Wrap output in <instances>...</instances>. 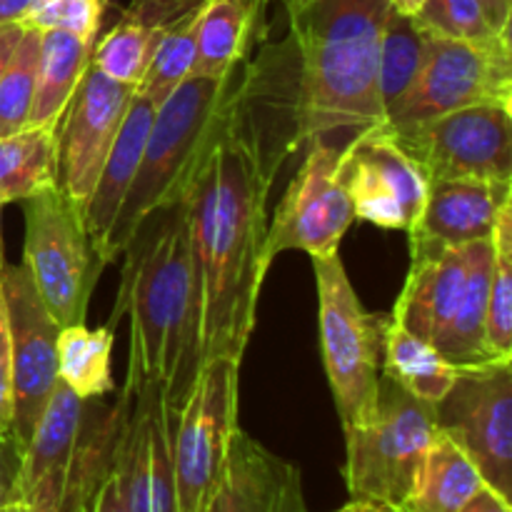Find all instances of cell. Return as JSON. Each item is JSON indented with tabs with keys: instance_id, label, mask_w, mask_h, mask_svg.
I'll return each mask as SVG.
<instances>
[{
	"instance_id": "8",
	"label": "cell",
	"mask_w": 512,
	"mask_h": 512,
	"mask_svg": "<svg viewBox=\"0 0 512 512\" xmlns=\"http://www.w3.org/2000/svg\"><path fill=\"white\" fill-rule=\"evenodd\" d=\"M25 245L23 268L28 270L40 300L60 328L83 325L100 270L83 208L58 185L23 200Z\"/></svg>"
},
{
	"instance_id": "4",
	"label": "cell",
	"mask_w": 512,
	"mask_h": 512,
	"mask_svg": "<svg viewBox=\"0 0 512 512\" xmlns=\"http://www.w3.org/2000/svg\"><path fill=\"white\" fill-rule=\"evenodd\" d=\"M235 90L238 73L228 78H188L155 110L138 173L100 250V263L118 260L158 210L183 198L228 120Z\"/></svg>"
},
{
	"instance_id": "42",
	"label": "cell",
	"mask_w": 512,
	"mask_h": 512,
	"mask_svg": "<svg viewBox=\"0 0 512 512\" xmlns=\"http://www.w3.org/2000/svg\"><path fill=\"white\" fill-rule=\"evenodd\" d=\"M8 512H53V510H8Z\"/></svg>"
},
{
	"instance_id": "28",
	"label": "cell",
	"mask_w": 512,
	"mask_h": 512,
	"mask_svg": "<svg viewBox=\"0 0 512 512\" xmlns=\"http://www.w3.org/2000/svg\"><path fill=\"white\" fill-rule=\"evenodd\" d=\"M423 40V30H418L413 18L395 13L390 8L383 28V40H380L378 63V88L385 115L413 83L420 58H423Z\"/></svg>"
},
{
	"instance_id": "10",
	"label": "cell",
	"mask_w": 512,
	"mask_h": 512,
	"mask_svg": "<svg viewBox=\"0 0 512 512\" xmlns=\"http://www.w3.org/2000/svg\"><path fill=\"white\" fill-rule=\"evenodd\" d=\"M238 373L230 358L205 360L175 415L173 458L178 512H205L238 433Z\"/></svg>"
},
{
	"instance_id": "13",
	"label": "cell",
	"mask_w": 512,
	"mask_h": 512,
	"mask_svg": "<svg viewBox=\"0 0 512 512\" xmlns=\"http://www.w3.org/2000/svg\"><path fill=\"white\" fill-rule=\"evenodd\" d=\"M340 150L320 138L308 143V155L268 223L270 263L285 250H303L310 258H328L340 250V240L355 223L353 203L338 175Z\"/></svg>"
},
{
	"instance_id": "25",
	"label": "cell",
	"mask_w": 512,
	"mask_h": 512,
	"mask_svg": "<svg viewBox=\"0 0 512 512\" xmlns=\"http://www.w3.org/2000/svg\"><path fill=\"white\" fill-rule=\"evenodd\" d=\"M55 185V128H23L0 138V205L23 203Z\"/></svg>"
},
{
	"instance_id": "20",
	"label": "cell",
	"mask_w": 512,
	"mask_h": 512,
	"mask_svg": "<svg viewBox=\"0 0 512 512\" xmlns=\"http://www.w3.org/2000/svg\"><path fill=\"white\" fill-rule=\"evenodd\" d=\"M155 110L158 108H153L148 100L135 95L128 108V115H125L123 125L118 130V138H115L113 148H110L108 158H105L103 168H100L93 193H90L88 203L83 208L85 228H88L90 243H93L95 253H98V260L100 250H103L105 240H108L110 228H113L115 218H118L120 208H123L125 195H128L130 185H133L135 173H138Z\"/></svg>"
},
{
	"instance_id": "27",
	"label": "cell",
	"mask_w": 512,
	"mask_h": 512,
	"mask_svg": "<svg viewBox=\"0 0 512 512\" xmlns=\"http://www.w3.org/2000/svg\"><path fill=\"white\" fill-rule=\"evenodd\" d=\"M493 273L485 313V343L493 358L512 360V203L493 230Z\"/></svg>"
},
{
	"instance_id": "22",
	"label": "cell",
	"mask_w": 512,
	"mask_h": 512,
	"mask_svg": "<svg viewBox=\"0 0 512 512\" xmlns=\"http://www.w3.org/2000/svg\"><path fill=\"white\" fill-rule=\"evenodd\" d=\"M483 485L485 480L473 460L438 430L418 480L398 512H458Z\"/></svg>"
},
{
	"instance_id": "18",
	"label": "cell",
	"mask_w": 512,
	"mask_h": 512,
	"mask_svg": "<svg viewBox=\"0 0 512 512\" xmlns=\"http://www.w3.org/2000/svg\"><path fill=\"white\" fill-rule=\"evenodd\" d=\"M510 203L512 183L478 178L430 180L423 215L413 230L448 245L490 240L500 213Z\"/></svg>"
},
{
	"instance_id": "12",
	"label": "cell",
	"mask_w": 512,
	"mask_h": 512,
	"mask_svg": "<svg viewBox=\"0 0 512 512\" xmlns=\"http://www.w3.org/2000/svg\"><path fill=\"white\" fill-rule=\"evenodd\" d=\"M435 425L463 448L485 485L512 495V360L460 368L435 405Z\"/></svg>"
},
{
	"instance_id": "21",
	"label": "cell",
	"mask_w": 512,
	"mask_h": 512,
	"mask_svg": "<svg viewBox=\"0 0 512 512\" xmlns=\"http://www.w3.org/2000/svg\"><path fill=\"white\" fill-rule=\"evenodd\" d=\"M458 373V365L443 358L433 345L400 328L390 315H383L380 375L398 383L413 398L435 408L448 395V390L453 388Z\"/></svg>"
},
{
	"instance_id": "9",
	"label": "cell",
	"mask_w": 512,
	"mask_h": 512,
	"mask_svg": "<svg viewBox=\"0 0 512 512\" xmlns=\"http://www.w3.org/2000/svg\"><path fill=\"white\" fill-rule=\"evenodd\" d=\"M473 105L512 108L510 40L425 35L418 73L403 98L388 110L385 123L390 128H400Z\"/></svg>"
},
{
	"instance_id": "40",
	"label": "cell",
	"mask_w": 512,
	"mask_h": 512,
	"mask_svg": "<svg viewBox=\"0 0 512 512\" xmlns=\"http://www.w3.org/2000/svg\"><path fill=\"white\" fill-rule=\"evenodd\" d=\"M350 512H398L393 508H383V505H370V503H348Z\"/></svg>"
},
{
	"instance_id": "3",
	"label": "cell",
	"mask_w": 512,
	"mask_h": 512,
	"mask_svg": "<svg viewBox=\"0 0 512 512\" xmlns=\"http://www.w3.org/2000/svg\"><path fill=\"white\" fill-rule=\"evenodd\" d=\"M123 283L110 328L130 315V358L125 390L143 380L163 383L178 413L188 400L200 355V278L185 198L158 210L125 248Z\"/></svg>"
},
{
	"instance_id": "24",
	"label": "cell",
	"mask_w": 512,
	"mask_h": 512,
	"mask_svg": "<svg viewBox=\"0 0 512 512\" xmlns=\"http://www.w3.org/2000/svg\"><path fill=\"white\" fill-rule=\"evenodd\" d=\"M115 328L108 323L90 330L83 325H68L58 333V378L80 400L105 398L115 390L110 375Z\"/></svg>"
},
{
	"instance_id": "41",
	"label": "cell",
	"mask_w": 512,
	"mask_h": 512,
	"mask_svg": "<svg viewBox=\"0 0 512 512\" xmlns=\"http://www.w3.org/2000/svg\"><path fill=\"white\" fill-rule=\"evenodd\" d=\"M3 208V205H0ZM5 268V245H3V218H0V270Z\"/></svg>"
},
{
	"instance_id": "30",
	"label": "cell",
	"mask_w": 512,
	"mask_h": 512,
	"mask_svg": "<svg viewBox=\"0 0 512 512\" xmlns=\"http://www.w3.org/2000/svg\"><path fill=\"white\" fill-rule=\"evenodd\" d=\"M413 23L425 35L458 40H493L500 38L490 28L478 0H425L413 15ZM510 40V38H505Z\"/></svg>"
},
{
	"instance_id": "38",
	"label": "cell",
	"mask_w": 512,
	"mask_h": 512,
	"mask_svg": "<svg viewBox=\"0 0 512 512\" xmlns=\"http://www.w3.org/2000/svg\"><path fill=\"white\" fill-rule=\"evenodd\" d=\"M30 8H33V0H0V25H25Z\"/></svg>"
},
{
	"instance_id": "19",
	"label": "cell",
	"mask_w": 512,
	"mask_h": 512,
	"mask_svg": "<svg viewBox=\"0 0 512 512\" xmlns=\"http://www.w3.org/2000/svg\"><path fill=\"white\" fill-rule=\"evenodd\" d=\"M270 0H205L190 78H228L268 33Z\"/></svg>"
},
{
	"instance_id": "44",
	"label": "cell",
	"mask_w": 512,
	"mask_h": 512,
	"mask_svg": "<svg viewBox=\"0 0 512 512\" xmlns=\"http://www.w3.org/2000/svg\"><path fill=\"white\" fill-rule=\"evenodd\" d=\"M340 512H350V510H348V505H345V508H343V510H340Z\"/></svg>"
},
{
	"instance_id": "23",
	"label": "cell",
	"mask_w": 512,
	"mask_h": 512,
	"mask_svg": "<svg viewBox=\"0 0 512 512\" xmlns=\"http://www.w3.org/2000/svg\"><path fill=\"white\" fill-rule=\"evenodd\" d=\"M93 45L60 30H40L38 80L28 128H55L90 65Z\"/></svg>"
},
{
	"instance_id": "14",
	"label": "cell",
	"mask_w": 512,
	"mask_h": 512,
	"mask_svg": "<svg viewBox=\"0 0 512 512\" xmlns=\"http://www.w3.org/2000/svg\"><path fill=\"white\" fill-rule=\"evenodd\" d=\"M338 175L353 203L355 220L388 230L418 225L428 180L395 143L388 123L363 130L340 150Z\"/></svg>"
},
{
	"instance_id": "17",
	"label": "cell",
	"mask_w": 512,
	"mask_h": 512,
	"mask_svg": "<svg viewBox=\"0 0 512 512\" xmlns=\"http://www.w3.org/2000/svg\"><path fill=\"white\" fill-rule=\"evenodd\" d=\"M205 512H308L300 468L238 430Z\"/></svg>"
},
{
	"instance_id": "1",
	"label": "cell",
	"mask_w": 512,
	"mask_h": 512,
	"mask_svg": "<svg viewBox=\"0 0 512 512\" xmlns=\"http://www.w3.org/2000/svg\"><path fill=\"white\" fill-rule=\"evenodd\" d=\"M285 158L245 103L238 75L228 120L183 195L200 278L203 363H243L270 268V190Z\"/></svg>"
},
{
	"instance_id": "43",
	"label": "cell",
	"mask_w": 512,
	"mask_h": 512,
	"mask_svg": "<svg viewBox=\"0 0 512 512\" xmlns=\"http://www.w3.org/2000/svg\"><path fill=\"white\" fill-rule=\"evenodd\" d=\"M278 3L283 5V8H288V5H290V3H295V0H278Z\"/></svg>"
},
{
	"instance_id": "5",
	"label": "cell",
	"mask_w": 512,
	"mask_h": 512,
	"mask_svg": "<svg viewBox=\"0 0 512 512\" xmlns=\"http://www.w3.org/2000/svg\"><path fill=\"white\" fill-rule=\"evenodd\" d=\"M408 235V278L390 318L458 368L498 360L485 343L493 240L448 245L415 230Z\"/></svg>"
},
{
	"instance_id": "36",
	"label": "cell",
	"mask_w": 512,
	"mask_h": 512,
	"mask_svg": "<svg viewBox=\"0 0 512 512\" xmlns=\"http://www.w3.org/2000/svg\"><path fill=\"white\" fill-rule=\"evenodd\" d=\"M478 5L483 8L490 28H493L500 38H510L512 0H478Z\"/></svg>"
},
{
	"instance_id": "15",
	"label": "cell",
	"mask_w": 512,
	"mask_h": 512,
	"mask_svg": "<svg viewBox=\"0 0 512 512\" xmlns=\"http://www.w3.org/2000/svg\"><path fill=\"white\" fill-rule=\"evenodd\" d=\"M133 98V85L108 78L90 63L55 125V185L80 208L93 193Z\"/></svg>"
},
{
	"instance_id": "16",
	"label": "cell",
	"mask_w": 512,
	"mask_h": 512,
	"mask_svg": "<svg viewBox=\"0 0 512 512\" xmlns=\"http://www.w3.org/2000/svg\"><path fill=\"white\" fill-rule=\"evenodd\" d=\"M10 348H13V438L23 445L33 435L53 388L58 385L60 325L40 300L23 265L0 270Z\"/></svg>"
},
{
	"instance_id": "2",
	"label": "cell",
	"mask_w": 512,
	"mask_h": 512,
	"mask_svg": "<svg viewBox=\"0 0 512 512\" xmlns=\"http://www.w3.org/2000/svg\"><path fill=\"white\" fill-rule=\"evenodd\" d=\"M288 38L258 55L295 145L320 138L345 148L385 123L378 88L380 40L390 0H295Z\"/></svg>"
},
{
	"instance_id": "26",
	"label": "cell",
	"mask_w": 512,
	"mask_h": 512,
	"mask_svg": "<svg viewBox=\"0 0 512 512\" xmlns=\"http://www.w3.org/2000/svg\"><path fill=\"white\" fill-rule=\"evenodd\" d=\"M203 3L180 15L165 30L153 58H150L148 70H145L138 88H135V95L148 100L153 108H160L190 78V70H193L195 63V50H198V15Z\"/></svg>"
},
{
	"instance_id": "11",
	"label": "cell",
	"mask_w": 512,
	"mask_h": 512,
	"mask_svg": "<svg viewBox=\"0 0 512 512\" xmlns=\"http://www.w3.org/2000/svg\"><path fill=\"white\" fill-rule=\"evenodd\" d=\"M390 133L428 183L450 178L512 183V108L473 105Z\"/></svg>"
},
{
	"instance_id": "34",
	"label": "cell",
	"mask_w": 512,
	"mask_h": 512,
	"mask_svg": "<svg viewBox=\"0 0 512 512\" xmlns=\"http://www.w3.org/2000/svg\"><path fill=\"white\" fill-rule=\"evenodd\" d=\"M115 443H118V440H115ZM88 512H130L128 500H125L123 493V483H120V470L118 465H115V450L103 480H100L93 498H90Z\"/></svg>"
},
{
	"instance_id": "6",
	"label": "cell",
	"mask_w": 512,
	"mask_h": 512,
	"mask_svg": "<svg viewBox=\"0 0 512 512\" xmlns=\"http://www.w3.org/2000/svg\"><path fill=\"white\" fill-rule=\"evenodd\" d=\"M435 433L433 405L380 375L375 413L345 433L343 478L350 503L403 508Z\"/></svg>"
},
{
	"instance_id": "7",
	"label": "cell",
	"mask_w": 512,
	"mask_h": 512,
	"mask_svg": "<svg viewBox=\"0 0 512 512\" xmlns=\"http://www.w3.org/2000/svg\"><path fill=\"white\" fill-rule=\"evenodd\" d=\"M318 283L320 348L343 433L368 423L378 405L383 315L365 310L340 255L310 258Z\"/></svg>"
},
{
	"instance_id": "35",
	"label": "cell",
	"mask_w": 512,
	"mask_h": 512,
	"mask_svg": "<svg viewBox=\"0 0 512 512\" xmlns=\"http://www.w3.org/2000/svg\"><path fill=\"white\" fill-rule=\"evenodd\" d=\"M458 512H512V508L505 495H500L490 485H483Z\"/></svg>"
},
{
	"instance_id": "37",
	"label": "cell",
	"mask_w": 512,
	"mask_h": 512,
	"mask_svg": "<svg viewBox=\"0 0 512 512\" xmlns=\"http://www.w3.org/2000/svg\"><path fill=\"white\" fill-rule=\"evenodd\" d=\"M25 33L23 23H13V25H0V75L5 73L8 68L10 58H13L15 48H18L20 38Z\"/></svg>"
},
{
	"instance_id": "29",
	"label": "cell",
	"mask_w": 512,
	"mask_h": 512,
	"mask_svg": "<svg viewBox=\"0 0 512 512\" xmlns=\"http://www.w3.org/2000/svg\"><path fill=\"white\" fill-rule=\"evenodd\" d=\"M38 55L40 30L25 25V33L8 68L0 75V138L28 128L35 80H38Z\"/></svg>"
},
{
	"instance_id": "39",
	"label": "cell",
	"mask_w": 512,
	"mask_h": 512,
	"mask_svg": "<svg viewBox=\"0 0 512 512\" xmlns=\"http://www.w3.org/2000/svg\"><path fill=\"white\" fill-rule=\"evenodd\" d=\"M423 5H425V0H390V8L400 15H408V18H413V15L423 8Z\"/></svg>"
},
{
	"instance_id": "31",
	"label": "cell",
	"mask_w": 512,
	"mask_h": 512,
	"mask_svg": "<svg viewBox=\"0 0 512 512\" xmlns=\"http://www.w3.org/2000/svg\"><path fill=\"white\" fill-rule=\"evenodd\" d=\"M103 10L105 0H33L25 25L35 30H60L93 45Z\"/></svg>"
},
{
	"instance_id": "32",
	"label": "cell",
	"mask_w": 512,
	"mask_h": 512,
	"mask_svg": "<svg viewBox=\"0 0 512 512\" xmlns=\"http://www.w3.org/2000/svg\"><path fill=\"white\" fill-rule=\"evenodd\" d=\"M13 433V348H10L8 310L0 288V435Z\"/></svg>"
},
{
	"instance_id": "33",
	"label": "cell",
	"mask_w": 512,
	"mask_h": 512,
	"mask_svg": "<svg viewBox=\"0 0 512 512\" xmlns=\"http://www.w3.org/2000/svg\"><path fill=\"white\" fill-rule=\"evenodd\" d=\"M20 470H23V445L13 435H0V512L13 510Z\"/></svg>"
}]
</instances>
